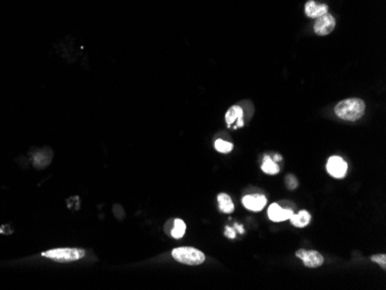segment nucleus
Wrapping results in <instances>:
<instances>
[{
	"instance_id": "1",
	"label": "nucleus",
	"mask_w": 386,
	"mask_h": 290,
	"mask_svg": "<svg viewBox=\"0 0 386 290\" xmlns=\"http://www.w3.org/2000/svg\"><path fill=\"white\" fill-rule=\"evenodd\" d=\"M365 103L361 99L344 100L337 104L334 112L340 119L355 121L364 114Z\"/></svg>"
},
{
	"instance_id": "2",
	"label": "nucleus",
	"mask_w": 386,
	"mask_h": 290,
	"mask_svg": "<svg viewBox=\"0 0 386 290\" xmlns=\"http://www.w3.org/2000/svg\"><path fill=\"white\" fill-rule=\"evenodd\" d=\"M172 257L175 260L185 265H191V266H197L200 265L205 261V254L201 251H199L198 249L194 248H177L172 250Z\"/></svg>"
},
{
	"instance_id": "3",
	"label": "nucleus",
	"mask_w": 386,
	"mask_h": 290,
	"mask_svg": "<svg viewBox=\"0 0 386 290\" xmlns=\"http://www.w3.org/2000/svg\"><path fill=\"white\" fill-rule=\"evenodd\" d=\"M43 257H46L58 262L77 261L84 257V251L81 249H53V250L43 252Z\"/></svg>"
},
{
	"instance_id": "4",
	"label": "nucleus",
	"mask_w": 386,
	"mask_h": 290,
	"mask_svg": "<svg viewBox=\"0 0 386 290\" xmlns=\"http://www.w3.org/2000/svg\"><path fill=\"white\" fill-rule=\"evenodd\" d=\"M296 257L303 261V264L309 268H317L324 264V257L318 251L301 250L296 251Z\"/></svg>"
},
{
	"instance_id": "5",
	"label": "nucleus",
	"mask_w": 386,
	"mask_h": 290,
	"mask_svg": "<svg viewBox=\"0 0 386 290\" xmlns=\"http://www.w3.org/2000/svg\"><path fill=\"white\" fill-rule=\"evenodd\" d=\"M347 163L339 156L328 158L326 169L327 173L334 178H344L347 173Z\"/></svg>"
},
{
	"instance_id": "6",
	"label": "nucleus",
	"mask_w": 386,
	"mask_h": 290,
	"mask_svg": "<svg viewBox=\"0 0 386 290\" xmlns=\"http://www.w3.org/2000/svg\"><path fill=\"white\" fill-rule=\"evenodd\" d=\"M334 27H335L334 18L331 14L326 13V14L320 16V18H317L316 22H314L313 29L317 35L325 36L333 32Z\"/></svg>"
},
{
	"instance_id": "7",
	"label": "nucleus",
	"mask_w": 386,
	"mask_h": 290,
	"mask_svg": "<svg viewBox=\"0 0 386 290\" xmlns=\"http://www.w3.org/2000/svg\"><path fill=\"white\" fill-rule=\"evenodd\" d=\"M243 205L245 208L252 212H259L265 207L267 204V199L263 194H250L243 198Z\"/></svg>"
},
{
	"instance_id": "8",
	"label": "nucleus",
	"mask_w": 386,
	"mask_h": 290,
	"mask_svg": "<svg viewBox=\"0 0 386 290\" xmlns=\"http://www.w3.org/2000/svg\"><path fill=\"white\" fill-rule=\"evenodd\" d=\"M267 214H269V218L273 222H282L289 220V218L293 217L294 213L292 210H283L282 207H280L279 205L274 202V204H272L269 207Z\"/></svg>"
},
{
	"instance_id": "9",
	"label": "nucleus",
	"mask_w": 386,
	"mask_h": 290,
	"mask_svg": "<svg viewBox=\"0 0 386 290\" xmlns=\"http://www.w3.org/2000/svg\"><path fill=\"white\" fill-rule=\"evenodd\" d=\"M243 109L239 106H233L230 108V109L227 111L226 113V121L227 125L229 127H232L233 124L236 123L235 129L236 127H242L244 125V121H243Z\"/></svg>"
},
{
	"instance_id": "10",
	"label": "nucleus",
	"mask_w": 386,
	"mask_h": 290,
	"mask_svg": "<svg viewBox=\"0 0 386 290\" xmlns=\"http://www.w3.org/2000/svg\"><path fill=\"white\" fill-rule=\"evenodd\" d=\"M304 9H306V14L309 16V18L311 19H317V18H320V16H323L324 14H326V13L328 12V7L327 5H318L316 4V2L313 1V0H310V1H308L306 4V7H304Z\"/></svg>"
},
{
	"instance_id": "11",
	"label": "nucleus",
	"mask_w": 386,
	"mask_h": 290,
	"mask_svg": "<svg viewBox=\"0 0 386 290\" xmlns=\"http://www.w3.org/2000/svg\"><path fill=\"white\" fill-rule=\"evenodd\" d=\"M293 225H295L297 228H303L307 227L310 223L311 215L309 212L307 211H301L299 214H293V217L289 218Z\"/></svg>"
},
{
	"instance_id": "12",
	"label": "nucleus",
	"mask_w": 386,
	"mask_h": 290,
	"mask_svg": "<svg viewBox=\"0 0 386 290\" xmlns=\"http://www.w3.org/2000/svg\"><path fill=\"white\" fill-rule=\"evenodd\" d=\"M218 201H219V207L223 213L230 214L233 212V202L232 198L226 193H220L218 195Z\"/></svg>"
},
{
	"instance_id": "13",
	"label": "nucleus",
	"mask_w": 386,
	"mask_h": 290,
	"mask_svg": "<svg viewBox=\"0 0 386 290\" xmlns=\"http://www.w3.org/2000/svg\"><path fill=\"white\" fill-rule=\"evenodd\" d=\"M262 170L265 174L269 175H276L280 171V168L277 167V164L274 162L270 157L264 158V163L262 165Z\"/></svg>"
},
{
	"instance_id": "14",
	"label": "nucleus",
	"mask_w": 386,
	"mask_h": 290,
	"mask_svg": "<svg viewBox=\"0 0 386 290\" xmlns=\"http://www.w3.org/2000/svg\"><path fill=\"white\" fill-rule=\"evenodd\" d=\"M185 230H186V225L184 223V221L179 220V218H177V220L174 221V228L171 229V236L174 238H182L183 236H184L185 234Z\"/></svg>"
},
{
	"instance_id": "15",
	"label": "nucleus",
	"mask_w": 386,
	"mask_h": 290,
	"mask_svg": "<svg viewBox=\"0 0 386 290\" xmlns=\"http://www.w3.org/2000/svg\"><path fill=\"white\" fill-rule=\"evenodd\" d=\"M233 145L232 143H228V141L222 140V139H218L215 141V149L220 151V153H230L232 150Z\"/></svg>"
},
{
	"instance_id": "16",
	"label": "nucleus",
	"mask_w": 386,
	"mask_h": 290,
	"mask_svg": "<svg viewBox=\"0 0 386 290\" xmlns=\"http://www.w3.org/2000/svg\"><path fill=\"white\" fill-rule=\"evenodd\" d=\"M371 260L376 264L381 265L383 269H386V255L385 254H375L371 257Z\"/></svg>"
},
{
	"instance_id": "17",
	"label": "nucleus",
	"mask_w": 386,
	"mask_h": 290,
	"mask_svg": "<svg viewBox=\"0 0 386 290\" xmlns=\"http://www.w3.org/2000/svg\"><path fill=\"white\" fill-rule=\"evenodd\" d=\"M286 184L289 190H294V188H296L297 185H299V181H297L295 176H293V175H288L286 177Z\"/></svg>"
},
{
	"instance_id": "18",
	"label": "nucleus",
	"mask_w": 386,
	"mask_h": 290,
	"mask_svg": "<svg viewBox=\"0 0 386 290\" xmlns=\"http://www.w3.org/2000/svg\"><path fill=\"white\" fill-rule=\"evenodd\" d=\"M225 234H226L227 237H229V238H235V236H236L235 230H233V229H232V228H229V227L226 228Z\"/></svg>"
},
{
	"instance_id": "19",
	"label": "nucleus",
	"mask_w": 386,
	"mask_h": 290,
	"mask_svg": "<svg viewBox=\"0 0 386 290\" xmlns=\"http://www.w3.org/2000/svg\"><path fill=\"white\" fill-rule=\"evenodd\" d=\"M281 160H282V157H281L280 155H275V156H274V158H273V161H274V162H276V161H281Z\"/></svg>"
}]
</instances>
